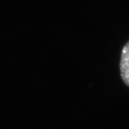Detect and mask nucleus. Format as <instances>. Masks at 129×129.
<instances>
[{
	"mask_svg": "<svg viewBox=\"0 0 129 129\" xmlns=\"http://www.w3.org/2000/svg\"><path fill=\"white\" fill-rule=\"evenodd\" d=\"M120 72L122 80L129 88V40L125 43L121 51Z\"/></svg>",
	"mask_w": 129,
	"mask_h": 129,
	"instance_id": "f257e3e1",
	"label": "nucleus"
}]
</instances>
